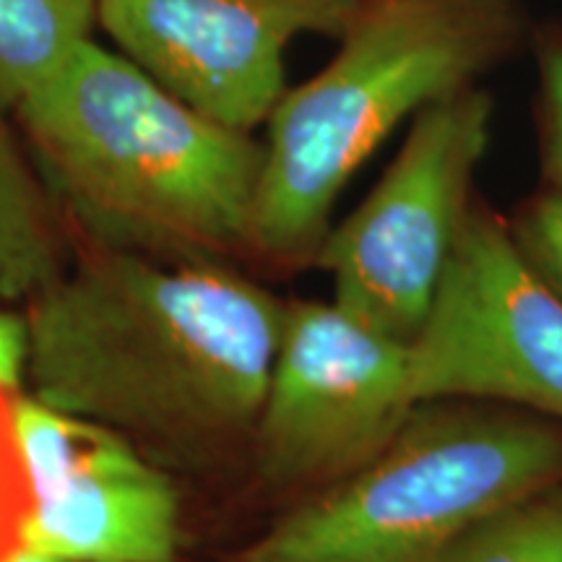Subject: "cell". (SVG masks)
<instances>
[{
    "instance_id": "1",
    "label": "cell",
    "mask_w": 562,
    "mask_h": 562,
    "mask_svg": "<svg viewBox=\"0 0 562 562\" xmlns=\"http://www.w3.org/2000/svg\"><path fill=\"white\" fill-rule=\"evenodd\" d=\"M286 302L216 258L94 245L30 302V396L131 438L209 442L256 427Z\"/></svg>"
},
{
    "instance_id": "2",
    "label": "cell",
    "mask_w": 562,
    "mask_h": 562,
    "mask_svg": "<svg viewBox=\"0 0 562 562\" xmlns=\"http://www.w3.org/2000/svg\"><path fill=\"white\" fill-rule=\"evenodd\" d=\"M13 121L63 216L102 248L191 261L250 248L263 140L89 40Z\"/></svg>"
},
{
    "instance_id": "3",
    "label": "cell",
    "mask_w": 562,
    "mask_h": 562,
    "mask_svg": "<svg viewBox=\"0 0 562 562\" xmlns=\"http://www.w3.org/2000/svg\"><path fill=\"white\" fill-rule=\"evenodd\" d=\"M526 0H368L313 79L284 91L263 140L250 248L315 258L347 182L398 125L531 42Z\"/></svg>"
},
{
    "instance_id": "4",
    "label": "cell",
    "mask_w": 562,
    "mask_h": 562,
    "mask_svg": "<svg viewBox=\"0 0 562 562\" xmlns=\"http://www.w3.org/2000/svg\"><path fill=\"white\" fill-rule=\"evenodd\" d=\"M562 484V425L419 404L344 480L279 518L240 562H430L490 513Z\"/></svg>"
},
{
    "instance_id": "5",
    "label": "cell",
    "mask_w": 562,
    "mask_h": 562,
    "mask_svg": "<svg viewBox=\"0 0 562 562\" xmlns=\"http://www.w3.org/2000/svg\"><path fill=\"white\" fill-rule=\"evenodd\" d=\"M492 115L495 102L476 83L414 115L378 186L315 252L341 311L402 344L417 339L476 201Z\"/></svg>"
},
{
    "instance_id": "6",
    "label": "cell",
    "mask_w": 562,
    "mask_h": 562,
    "mask_svg": "<svg viewBox=\"0 0 562 562\" xmlns=\"http://www.w3.org/2000/svg\"><path fill=\"white\" fill-rule=\"evenodd\" d=\"M414 404L490 398L562 425V302L510 224L474 201L432 311L409 344Z\"/></svg>"
},
{
    "instance_id": "7",
    "label": "cell",
    "mask_w": 562,
    "mask_h": 562,
    "mask_svg": "<svg viewBox=\"0 0 562 562\" xmlns=\"http://www.w3.org/2000/svg\"><path fill=\"white\" fill-rule=\"evenodd\" d=\"M414 409L409 344L334 300L286 302L252 427L266 480L328 487L381 451Z\"/></svg>"
},
{
    "instance_id": "8",
    "label": "cell",
    "mask_w": 562,
    "mask_h": 562,
    "mask_svg": "<svg viewBox=\"0 0 562 562\" xmlns=\"http://www.w3.org/2000/svg\"><path fill=\"white\" fill-rule=\"evenodd\" d=\"M368 0H97V26L159 87L227 128L269 123L302 34L341 40Z\"/></svg>"
},
{
    "instance_id": "9",
    "label": "cell",
    "mask_w": 562,
    "mask_h": 562,
    "mask_svg": "<svg viewBox=\"0 0 562 562\" xmlns=\"http://www.w3.org/2000/svg\"><path fill=\"white\" fill-rule=\"evenodd\" d=\"M11 422L32 492L21 544L70 562H175L178 490L131 435L34 396L13 402Z\"/></svg>"
},
{
    "instance_id": "10",
    "label": "cell",
    "mask_w": 562,
    "mask_h": 562,
    "mask_svg": "<svg viewBox=\"0 0 562 562\" xmlns=\"http://www.w3.org/2000/svg\"><path fill=\"white\" fill-rule=\"evenodd\" d=\"M11 117L0 115V307L32 302L63 271V211Z\"/></svg>"
},
{
    "instance_id": "11",
    "label": "cell",
    "mask_w": 562,
    "mask_h": 562,
    "mask_svg": "<svg viewBox=\"0 0 562 562\" xmlns=\"http://www.w3.org/2000/svg\"><path fill=\"white\" fill-rule=\"evenodd\" d=\"M94 30L97 0H0V115L11 117Z\"/></svg>"
},
{
    "instance_id": "12",
    "label": "cell",
    "mask_w": 562,
    "mask_h": 562,
    "mask_svg": "<svg viewBox=\"0 0 562 562\" xmlns=\"http://www.w3.org/2000/svg\"><path fill=\"white\" fill-rule=\"evenodd\" d=\"M430 562H562V484L490 513Z\"/></svg>"
},
{
    "instance_id": "13",
    "label": "cell",
    "mask_w": 562,
    "mask_h": 562,
    "mask_svg": "<svg viewBox=\"0 0 562 562\" xmlns=\"http://www.w3.org/2000/svg\"><path fill=\"white\" fill-rule=\"evenodd\" d=\"M529 47L537 63V131L544 186L562 191V21L533 24Z\"/></svg>"
},
{
    "instance_id": "14",
    "label": "cell",
    "mask_w": 562,
    "mask_h": 562,
    "mask_svg": "<svg viewBox=\"0 0 562 562\" xmlns=\"http://www.w3.org/2000/svg\"><path fill=\"white\" fill-rule=\"evenodd\" d=\"M508 224L526 266L562 302V191L544 186L516 209Z\"/></svg>"
},
{
    "instance_id": "15",
    "label": "cell",
    "mask_w": 562,
    "mask_h": 562,
    "mask_svg": "<svg viewBox=\"0 0 562 562\" xmlns=\"http://www.w3.org/2000/svg\"><path fill=\"white\" fill-rule=\"evenodd\" d=\"M26 368V318L0 307V385L16 389Z\"/></svg>"
},
{
    "instance_id": "16",
    "label": "cell",
    "mask_w": 562,
    "mask_h": 562,
    "mask_svg": "<svg viewBox=\"0 0 562 562\" xmlns=\"http://www.w3.org/2000/svg\"><path fill=\"white\" fill-rule=\"evenodd\" d=\"M0 562H70L60 554H53L47 550H40V547H30V544H16L9 554H3Z\"/></svg>"
}]
</instances>
